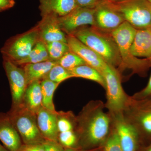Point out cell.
<instances>
[{
    "mask_svg": "<svg viewBox=\"0 0 151 151\" xmlns=\"http://www.w3.org/2000/svg\"><path fill=\"white\" fill-rule=\"evenodd\" d=\"M50 60L57 61L67 52L70 48L67 42L54 41L45 44Z\"/></svg>",
    "mask_w": 151,
    "mask_h": 151,
    "instance_id": "obj_25",
    "label": "cell"
},
{
    "mask_svg": "<svg viewBox=\"0 0 151 151\" xmlns=\"http://www.w3.org/2000/svg\"><path fill=\"white\" fill-rule=\"evenodd\" d=\"M0 151H9L5 147L0 144Z\"/></svg>",
    "mask_w": 151,
    "mask_h": 151,
    "instance_id": "obj_39",
    "label": "cell"
},
{
    "mask_svg": "<svg viewBox=\"0 0 151 151\" xmlns=\"http://www.w3.org/2000/svg\"><path fill=\"white\" fill-rule=\"evenodd\" d=\"M70 50L78 55L86 64L94 68L102 75L106 62L100 55L72 35H66Z\"/></svg>",
    "mask_w": 151,
    "mask_h": 151,
    "instance_id": "obj_13",
    "label": "cell"
},
{
    "mask_svg": "<svg viewBox=\"0 0 151 151\" xmlns=\"http://www.w3.org/2000/svg\"><path fill=\"white\" fill-rule=\"evenodd\" d=\"M7 113L21 138L23 144H43L45 139L39 130L36 114L22 104L12 106Z\"/></svg>",
    "mask_w": 151,
    "mask_h": 151,
    "instance_id": "obj_4",
    "label": "cell"
},
{
    "mask_svg": "<svg viewBox=\"0 0 151 151\" xmlns=\"http://www.w3.org/2000/svg\"><path fill=\"white\" fill-rule=\"evenodd\" d=\"M68 70L73 77L85 78L97 82L105 89L106 84L105 78L94 68L87 64H84Z\"/></svg>",
    "mask_w": 151,
    "mask_h": 151,
    "instance_id": "obj_21",
    "label": "cell"
},
{
    "mask_svg": "<svg viewBox=\"0 0 151 151\" xmlns=\"http://www.w3.org/2000/svg\"><path fill=\"white\" fill-rule=\"evenodd\" d=\"M72 77L73 76L69 70L57 64L50 69L43 79H47L60 84L63 81Z\"/></svg>",
    "mask_w": 151,
    "mask_h": 151,
    "instance_id": "obj_26",
    "label": "cell"
},
{
    "mask_svg": "<svg viewBox=\"0 0 151 151\" xmlns=\"http://www.w3.org/2000/svg\"><path fill=\"white\" fill-rule=\"evenodd\" d=\"M137 29L125 21L119 27L113 31L111 35L119 48L122 60V65L119 70L131 69L134 73L145 76L151 67V59H140L133 56L131 47Z\"/></svg>",
    "mask_w": 151,
    "mask_h": 151,
    "instance_id": "obj_3",
    "label": "cell"
},
{
    "mask_svg": "<svg viewBox=\"0 0 151 151\" xmlns=\"http://www.w3.org/2000/svg\"><path fill=\"white\" fill-rule=\"evenodd\" d=\"M42 96V105L47 109L56 112L53 103V95L60 84L47 79H43L40 81Z\"/></svg>",
    "mask_w": 151,
    "mask_h": 151,
    "instance_id": "obj_23",
    "label": "cell"
},
{
    "mask_svg": "<svg viewBox=\"0 0 151 151\" xmlns=\"http://www.w3.org/2000/svg\"><path fill=\"white\" fill-rule=\"evenodd\" d=\"M110 114L122 150L138 151L140 147V138L136 130L125 119L123 112Z\"/></svg>",
    "mask_w": 151,
    "mask_h": 151,
    "instance_id": "obj_9",
    "label": "cell"
},
{
    "mask_svg": "<svg viewBox=\"0 0 151 151\" xmlns=\"http://www.w3.org/2000/svg\"><path fill=\"white\" fill-rule=\"evenodd\" d=\"M57 61L49 60L36 63L23 65L27 85L36 81H41L54 65Z\"/></svg>",
    "mask_w": 151,
    "mask_h": 151,
    "instance_id": "obj_20",
    "label": "cell"
},
{
    "mask_svg": "<svg viewBox=\"0 0 151 151\" xmlns=\"http://www.w3.org/2000/svg\"><path fill=\"white\" fill-rule=\"evenodd\" d=\"M72 35L100 55L107 64L119 70L122 60L119 48L111 33L101 30L94 27H84Z\"/></svg>",
    "mask_w": 151,
    "mask_h": 151,
    "instance_id": "obj_2",
    "label": "cell"
},
{
    "mask_svg": "<svg viewBox=\"0 0 151 151\" xmlns=\"http://www.w3.org/2000/svg\"><path fill=\"white\" fill-rule=\"evenodd\" d=\"M102 75L106 84L105 109L111 114L122 113L129 103L130 96L122 87L121 73L118 69L107 63Z\"/></svg>",
    "mask_w": 151,
    "mask_h": 151,
    "instance_id": "obj_5",
    "label": "cell"
},
{
    "mask_svg": "<svg viewBox=\"0 0 151 151\" xmlns=\"http://www.w3.org/2000/svg\"><path fill=\"white\" fill-rule=\"evenodd\" d=\"M94 27L111 33L125 22L124 18L105 0H101L94 8Z\"/></svg>",
    "mask_w": 151,
    "mask_h": 151,
    "instance_id": "obj_12",
    "label": "cell"
},
{
    "mask_svg": "<svg viewBox=\"0 0 151 151\" xmlns=\"http://www.w3.org/2000/svg\"><path fill=\"white\" fill-rule=\"evenodd\" d=\"M105 109L103 101L91 100L76 116L78 149L91 150L103 145L113 128L112 118Z\"/></svg>",
    "mask_w": 151,
    "mask_h": 151,
    "instance_id": "obj_1",
    "label": "cell"
},
{
    "mask_svg": "<svg viewBox=\"0 0 151 151\" xmlns=\"http://www.w3.org/2000/svg\"><path fill=\"white\" fill-rule=\"evenodd\" d=\"M45 151H65V149L58 142L45 140L42 144Z\"/></svg>",
    "mask_w": 151,
    "mask_h": 151,
    "instance_id": "obj_31",
    "label": "cell"
},
{
    "mask_svg": "<svg viewBox=\"0 0 151 151\" xmlns=\"http://www.w3.org/2000/svg\"><path fill=\"white\" fill-rule=\"evenodd\" d=\"M126 120L133 126L139 136L141 142L147 139L151 142V108L129 103L123 111Z\"/></svg>",
    "mask_w": 151,
    "mask_h": 151,
    "instance_id": "obj_8",
    "label": "cell"
},
{
    "mask_svg": "<svg viewBox=\"0 0 151 151\" xmlns=\"http://www.w3.org/2000/svg\"><path fill=\"white\" fill-rule=\"evenodd\" d=\"M148 1L150 2V3H151V0H147Z\"/></svg>",
    "mask_w": 151,
    "mask_h": 151,
    "instance_id": "obj_40",
    "label": "cell"
},
{
    "mask_svg": "<svg viewBox=\"0 0 151 151\" xmlns=\"http://www.w3.org/2000/svg\"><path fill=\"white\" fill-rule=\"evenodd\" d=\"M3 65L9 84L12 106H17L22 104L27 86L24 70L7 59H4Z\"/></svg>",
    "mask_w": 151,
    "mask_h": 151,
    "instance_id": "obj_10",
    "label": "cell"
},
{
    "mask_svg": "<svg viewBox=\"0 0 151 151\" xmlns=\"http://www.w3.org/2000/svg\"><path fill=\"white\" fill-rule=\"evenodd\" d=\"M39 40L37 26L27 32L11 38L1 49L3 58L13 63L24 59Z\"/></svg>",
    "mask_w": 151,
    "mask_h": 151,
    "instance_id": "obj_7",
    "label": "cell"
},
{
    "mask_svg": "<svg viewBox=\"0 0 151 151\" xmlns=\"http://www.w3.org/2000/svg\"><path fill=\"white\" fill-rule=\"evenodd\" d=\"M40 2L42 17L49 14L64 16L78 6L76 0H40Z\"/></svg>",
    "mask_w": 151,
    "mask_h": 151,
    "instance_id": "obj_17",
    "label": "cell"
},
{
    "mask_svg": "<svg viewBox=\"0 0 151 151\" xmlns=\"http://www.w3.org/2000/svg\"><path fill=\"white\" fill-rule=\"evenodd\" d=\"M41 81H36L27 85L22 104L36 114L42 107Z\"/></svg>",
    "mask_w": 151,
    "mask_h": 151,
    "instance_id": "obj_19",
    "label": "cell"
},
{
    "mask_svg": "<svg viewBox=\"0 0 151 151\" xmlns=\"http://www.w3.org/2000/svg\"><path fill=\"white\" fill-rule=\"evenodd\" d=\"M131 52L136 57L151 59V27L137 30Z\"/></svg>",
    "mask_w": 151,
    "mask_h": 151,
    "instance_id": "obj_18",
    "label": "cell"
},
{
    "mask_svg": "<svg viewBox=\"0 0 151 151\" xmlns=\"http://www.w3.org/2000/svg\"><path fill=\"white\" fill-rule=\"evenodd\" d=\"M57 62L58 64L68 70L86 64L80 56L71 50L66 52Z\"/></svg>",
    "mask_w": 151,
    "mask_h": 151,
    "instance_id": "obj_27",
    "label": "cell"
},
{
    "mask_svg": "<svg viewBox=\"0 0 151 151\" xmlns=\"http://www.w3.org/2000/svg\"><path fill=\"white\" fill-rule=\"evenodd\" d=\"M0 140L9 151H17L23 144L7 113H0Z\"/></svg>",
    "mask_w": 151,
    "mask_h": 151,
    "instance_id": "obj_15",
    "label": "cell"
},
{
    "mask_svg": "<svg viewBox=\"0 0 151 151\" xmlns=\"http://www.w3.org/2000/svg\"><path fill=\"white\" fill-rule=\"evenodd\" d=\"M15 4L14 0H0V12L13 7Z\"/></svg>",
    "mask_w": 151,
    "mask_h": 151,
    "instance_id": "obj_34",
    "label": "cell"
},
{
    "mask_svg": "<svg viewBox=\"0 0 151 151\" xmlns=\"http://www.w3.org/2000/svg\"><path fill=\"white\" fill-rule=\"evenodd\" d=\"M65 151H103L102 147L100 150H84L79 149H65Z\"/></svg>",
    "mask_w": 151,
    "mask_h": 151,
    "instance_id": "obj_36",
    "label": "cell"
},
{
    "mask_svg": "<svg viewBox=\"0 0 151 151\" xmlns=\"http://www.w3.org/2000/svg\"><path fill=\"white\" fill-rule=\"evenodd\" d=\"M57 112L42 107L36 113L39 130L45 140L58 142L59 132L57 125Z\"/></svg>",
    "mask_w": 151,
    "mask_h": 151,
    "instance_id": "obj_16",
    "label": "cell"
},
{
    "mask_svg": "<svg viewBox=\"0 0 151 151\" xmlns=\"http://www.w3.org/2000/svg\"><path fill=\"white\" fill-rule=\"evenodd\" d=\"M131 97L132 100L137 102H144L151 100V74L147 86Z\"/></svg>",
    "mask_w": 151,
    "mask_h": 151,
    "instance_id": "obj_30",
    "label": "cell"
},
{
    "mask_svg": "<svg viewBox=\"0 0 151 151\" xmlns=\"http://www.w3.org/2000/svg\"><path fill=\"white\" fill-rule=\"evenodd\" d=\"M105 1H108L111 2L119 3L125 1H128V0H105Z\"/></svg>",
    "mask_w": 151,
    "mask_h": 151,
    "instance_id": "obj_38",
    "label": "cell"
},
{
    "mask_svg": "<svg viewBox=\"0 0 151 151\" xmlns=\"http://www.w3.org/2000/svg\"><path fill=\"white\" fill-rule=\"evenodd\" d=\"M142 151H151V142L149 143L148 145L146 146L143 149Z\"/></svg>",
    "mask_w": 151,
    "mask_h": 151,
    "instance_id": "obj_37",
    "label": "cell"
},
{
    "mask_svg": "<svg viewBox=\"0 0 151 151\" xmlns=\"http://www.w3.org/2000/svg\"><path fill=\"white\" fill-rule=\"evenodd\" d=\"M17 151H45L42 144H23Z\"/></svg>",
    "mask_w": 151,
    "mask_h": 151,
    "instance_id": "obj_33",
    "label": "cell"
},
{
    "mask_svg": "<svg viewBox=\"0 0 151 151\" xmlns=\"http://www.w3.org/2000/svg\"><path fill=\"white\" fill-rule=\"evenodd\" d=\"M57 125L59 133L76 131V116L71 111H57Z\"/></svg>",
    "mask_w": 151,
    "mask_h": 151,
    "instance_id": "obj_24",
    "label": "cell"
},
{
    "mask_svg": "<svg viewBox=\"0 0 151 151\" xmlns=\"http://www.w3.org/2000/svg\"><path fill=\"white\" fill-rule=\"evenodd\" d=\"M49 60H50L47 50L46 45L43 42L39 40L26 58L14 63L17 65H22Z\"/></svg>",
    "mask_w": 151,
    "mask_h": 151,
    "instance_id": "obj_22",
    "label": "cell"
},
{
    "mask_svg": "<svg viewBox=\"0 0 151 151\" xmlns=\"http://www.w3.org/2000/svg\"><path fill=\"white\" fill-rule=\"evenodd\" d=\"M132 100V102L135 103L136 105L141 106V107H145L151 108V100L148 101H144V102H137Z\"/></svg>",
    "mask_w": 151,
    "mask_h": 151,
    "instance_id": "obj_35",
    "label": "cell"
},
{
    "mask_svg": "<svg viewBox=\"0 0 151 151\" xmlns=\"http://www.w3.org/2000/svg\"><path fill=\"white\" fill-rule=\"evenodd\" d=\"M94 9L78 6L64 16L58 17L60 27L67 35H72L79 29L87 25L94 26Z\"/></svg>",
    "mask_w": 151,
    "mask_h": 151,
    "instance_id": "obj_11",
    "label": "cell"
},
{
    "mask_svg": "<svg viewBox=\"0 0 151 151\" xmlns=\"http://www.w3.org/2000/svg\"><path fill=\"white\" fill-rule=\"evenodd\" d=\"M58 17L54 14L42 17V19L37 26L40 40L45 44L54 41L67 42L66 35L60 27Z\"/></svg>",
    "mask_w": 151,
    "mask_h": 151,
    "instance_id": "obj_14",
    "label": "cell"
},
{
    "mask_svg": "<svg viewBox=\"0 0 151 151\" xmlns=\"http://www.w3.org/2000/svg\"><path fill=\"white\" fill-rule=\"evenodd\" d=\"M101 0H76L78 6L88 9H94Z\"/></svg>",
    "mask_w": 151,
    "mask_h": 151,
    "instance_id": "obj_32",
    "label": "cell"
},
{
    "mask_svg": "<svg viewBox=\"0 0 151 151\" xmlns=\"http://www.w3.org/2000/svg\"><path fill=\"white\" fill-rule=\"evenodd\" d=\"M58 142L65 149H78V137L75 131L59 133Z\"/></svg>",
    "mask_w": 151,
    "mask_h": 151,
    "instance_id": "obj_28",
    "label": "cell"
},
{
    "mask_svg": "<svg viewBox=\"0 0 151 151\" xmlns=\"http://www.w3.org/2000/svg\"><path fill=\"white\" fill-rule=\"evenodd\" d=\"M107 1L122 15L125 21L136 29L151 27V4L147 0H128L119 3Z\"/></svg>",
    "mask_w": 151,
    "mask_h": 151,
    "instance_id": "obj_6",
    "label": "cell"
},
{
    "mask_svg": "<svg viewBox=\"0 0 151 151\" xmlns=\"http://www.w3.org/2000/svg\"><path fill=\"white\" fill-rule=\"evenodd\" d=\"M101 147L103 151H123L117 132L113 126L110 134Z\"/></svg>",
    "mask_w": 151,
    "mask_h": 151,
    "instance_id": "obj_29",
    "label": "cell"
}]
</instances>
